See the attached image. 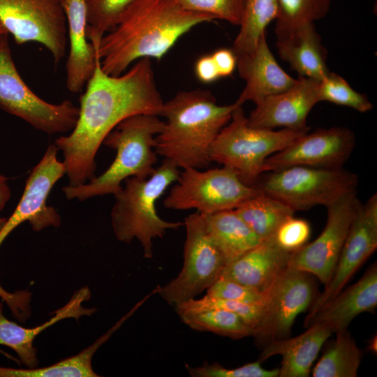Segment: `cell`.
Returning a JSON list of instances; mask_svg holds the SVG:
<instances>
[{
  "instance_id": "6da1fadb",
  "label": "cell",
  "mask_w": 377,
  "mask_h": 377,
  "mask_svg": "<svg viewBox=\"0 0 377 377\" xmlns=\"http://www.w3.org/2000/svg\"><path fill=\"white\" fill-rule=\"evenodd\" d=\"M80 96L75 126L54 144L62 152L68 186L95 177V157L108 134L123 119L137 114L160 116L163 101L150 59L142 58L119 75L105 73L98 57L93 75Z\"/></svg>"
},
{
  "instance_id": "7a4b0ae2",
  "label": "cell",
  "mask_w": 377,
  "mask_h": 377,
  "mask_svg": "<svg viewBox=\"0 0 377 377\" xmlns=\"http://www.w3.org/2000/svg\"><path fill=\"white\" fill-rule=\"evenodd\" d=\"M215 20L187 10L173 0H135L101 38H90L103 71L119 75L135 60L161 59L193 27Z\"/></svg>"
},
{
  "instance_id": "3957f363",
  "label": "cell",
  "mask_w": 377,
  "mask_h": 377,
  "mask_svg": "<svg viewBox=\"0 0 377 377\" xmlns=\"http://www.w3.org/2000/svg\"><path fill=\"white\" fill-rule=\"evenodd\" d=\"M237 105H219L207 90L178 92L163 103L160 116L165 121L155 138L156 154L182 169L207 167L212 145Z\"/></svg>"
},
{
  "instance_id": "277c9868",
  "label": "cell",
  "mask_w": 377,
  "mask_h": 377,
  "mask_svg": "<svg viewBox=\"0 0 377 377\" xmlns=\"http://www.w3.org/2000/svg\"><path fill=\"white\" fill-rule=\"evenodd\" d=\"M164 121L151 114H137L120 121L103 143L116 151V156L100 176L77 186H66L62 191L68 200L84 201L95 196L115 194L128 177L147 178L156 168L155 138Z\"/></svg>"
},
{
  "instance_id": "5b68a950",
  "label": "cell",
  "mask_w": 377,
  "mask_h": 377,
  "mask_svg": "<svg viewBox=\"0 0 377 377\" xmlns=\"http://www.w3.org/2000/svg\"><path fill=\"white\" fill-rule=\"evenodd\" d=\"M173 163L164 159L147 178L128 177L114 195L111 225L118 241L140 242L143 256L153 257V240L163 237L168 230H177L184 222L167 221L157 214L156 201L176 182L180 172Z\"/></svg>"
},
{
  "instance_id": "8992f818",
  "label": "cell",
  "mask_w": 377,
  "mask_h": 377,
  "mask_svg": "<svg viewBox=\"0 0 377 377\" xmlns=\"http://www.w3.org/2000/svg\"><path fill=\"white\" fill-rule=\"evenodd\" d=\"M307 132L252 127L242 105H237L212 143L210 159L233 170L244 184L253 186L265 172L266 159Z\"/></svg>"
},
{
  "instance_id": "52a82bcc",
  "label": "cell",
  "mask_w": 377,
  "mask_h": 377,
  "mask_svg": "<svg viewBox=\"0 0 377 377\" xmlns=\"http://www.w3.org/2000/svg\"><path fill=\"white\" fill-rule=\"evenodd\" d=\"M358 182L356 174L343 168L295 165L263 172L253 186L296 212L327 207L355 191Z\"/></svg>"
},
{
  "instance_id": "ba28073f",
  "label": "cell",
  "mask_w": 377,
  "mask_h": 377,
  "mask_svg": "<svg viewBox=\"0 0 377 377\" xmlns=\"http://www.w3.org/2000/svg\"><path fill=\"white\" fill-rule=\"evenodd\" d=\"M183 170L163 200L168 209H195L200 214H211L235 209L260 193L255 186L244 184L228 167L205 171L194 168Z\"/></svg>"
},
{
  "instance_id": "9c48e42d",
  "label": "cell",
  "mask_w": 377,
  "mask_h": 377,
  "mask_svg": "<svg viewBox=\"0 0 377 377\" xmlns=\"http://www.w3.org/2000/svg\"><path fill=\"white\" fill-rule=\"evenodd\" d=\"M186 240L184 263L179 274L157 293L168 304H177L195 299L220 277L226 265L221 252L207 231L202 214L185 218Z\"/></svg>"
},
{
  "instance_id": "30bf717a",
  "label": "cell",
  "mask_w": 377,
  "mask_h": 377,
  "mask_svg": "<svg viewBox=\"0 0 377 377\" xmlns=\"http://www.w3.org/2000/svg\"><path fill=\"white\" fill-rule=\"evenodd\" d=\"M0 108L48 134L71 131L79 114L71 101L50 103L30 89L17 70L7 36L0 43Z\"/></svg>"
},
{
  "instance_id": "8fae6325",
  "label": "cell",
  "mask_w": 377,
  "mask_h": 377,
  "mask_svg": "<svg viewBox=\"0 0 377 377\" xmlns=\"http://www.w3.org/2000/svg\"><path fill=\"white\" fill-rule=\"evenodd\" d=\"M58 151L54 144L50 145L41 160L32 169L17 207L0 228V246L14 229L25 221L35 231L60 226L59 213L47 202L52 188L65 175L63 162L57 158ZM0 297L10 309L15 308L21 301L19 291L9 293L1 285Z\"/></svg>"
},
{
  "instance_id": "7c38bea8",
  "label": "cell",
  "mask_w": 377,
  "mask_h": 377,
  "mask_svg": "<svg viewBox=\"0 0 377 377\" xmlns=\"http://www.w3.org/2000/svg\"><path fill=\"white\" fill-rule=\"evenodd\" d=\"M0 22L19 45H43L57 65L67 45V23L58 0H0Z\"/></svg>"
},
{
  "instance_id": "4fadbf2b",
  "label": "cell",
  "mask_w": 377,
  "mask_h": 377,
  "mask_svg": "<svg viewBox=\"0 0 377 377\" xmlns=\"http://www.w3.org/2000/svg\"><path fill=\"white\" fill-rule=\"evenodd\" d=\"M310 274L287 267L268 290L263 315L253 336L256 344L290 337L297 315L310 307L315 295V286Z\"/></svg>"
},
{
  "instance_id": "5bb4252c",
  "label": "cell",
  "mask_w": 377,
  "mask_h": 377,
  "mask_svg": "<svg viewBox=\"0 0 377 377\" xmlns=\"http://www.w3.org/2000/svg\"><path fill=\"white\" fill-rule=\"evenodd\" d=\"M360 204L355 191L326 207L327 219L323 232L314 241L290 253L288 267L316 276L325 286L333 276Z\"/></svg>"
},
{
  "instance_id": "9a60e30c",
  "label": "cell",
  "mask_w": 377,
  "mask_h": 377,
  "mask_svg": "<svg viewBox=\"0 0 377 377\" xmlns=\"http://www.w3.org/2000/svg\"><path fill=\"white\" fill-rule=\"evenodd\" d=\"M377 248V194L358 207L341 249L333 276L310 306L305 321L334 298Z\"/></svg>"
},
{
  "instance_id": "2e32d148",
  "label": "cell",
  "mask_w": 377,
  "mask_h": 377,
  "mask_svg": "<svg viewBox=\"0 0 377 377\" xmlns=\"http://www.w3.org/2000/svg\"><path fill=\"white\" fill-rule=\"evenodd\" d=\"M355 145L354 133L344 126L319 128L311 133L307 132L283 149L268 157L265 163V172L295 165L342 168Z\"/></svg>"
},
{
  "instance_id": "e0dca14e",
  "label": "cell",
  "mask_w": 377,
  "mask_h": 377,
  "mask_svg": "<svg viewBox=\"0 0 377 377\" xmlns=\"http://www.w3.org/2000/svg\"><path fill=\"white\" fill-rule=\"evenodd\" d=\"M319 82L299 76L287 90L264 98L247 117L249 126L274 130L283 128L297 131H309L307 117L320 102Z\"/></svg>"
},
{
  "instance_id": "ac0fdd59",
  "label": "cell",
  "mask_w": 377,
  "mask_h": 377,
  "mask_svg": "<svg viewBox=\"0 0 377 377\" xmlns=\"http://www.w3.org/2000/svg\"><path fill=\"white\" fill-rule=\"evenodd\" d=\"M239 76L246 85L235 101L242 105L246 101L256 105L267 96L284 91L297 81L279 65L267 43L265 33L250 52L236 55Z\"/></svg>"
},
{
  "instance_id": "d6986e66",
  "label": "cell",
  "mask_w": 377,
  "mask_h": 377,
  "mask_svg": "<svg viewBox=\"0 0 377 377\" xmlns=\"http://www.w3.org/2000/svg\"><path fill=\"white\" fill-rule=\"evenodd\" d=\"M290 256L277 245L274 237L263 240L227 264L220 278L267 292L288 267Z\"/></svg>"
},
{
  "instance_id": "ffe728a7",
  "label": "cell",
  "mask_w": 377,
  "mask_h": 377,
  "mask_svg": "<svg viewBox=\"0 0 377 377\" xmlns=\"http://www.w3.org/2000/svg\"><path fill=\"white\" fill-rule=\"evenodd\" d=\"M91 297L87 286L75 291L70 300L54 311V315L42 325L27 328L8 320L0 310V346L13 350L21 362L29 369L36 368L38 364L37 350L34 346L35 338L43 330L65 318L78 320L82 316H91L95 308H84L83 303ZM1 351V350H0Z\"/></svg>"
},
{
  "instance_id": "44dd1931",
  "label": "cell",
  "mask_w": 377,
  "mask_h": 377,
  "mask_svg": "<svg viewBox=\"0 0 377 377\" xmlns=\"http://www.w3.org/2000/svg\"><path fill=\"white\" fill-rule=\"evenodd\" d=\"M377 306V266L373 264L353 285L343 289L330 302L322 306L304 326L313 323L326 324L332 332L347 329L357 315L374 313Z\"/></svg>"
},
{
  "instance_id": "7402d4cb",
  "label": "cell",
  "mask_w": 377,
  "mask_h": 377,
  "mask_svg": "<svg viewBox=\"0 0 377 377\" xmlns=\"http://www.w3.org/2000/svg\"><path fill=\"white\" fill-rule=\"evenodd\" d=\"M69 54L66 61V87L72 93L79 92L94 71L98 58L94 45L87 36V10L84 0H65Z\"/></svg>"
},
{
  "instance_id": "603a6c76",
  "label": "cell",
  "mask_w": 377,
  "mask_h": 377,
  "mask_svg": "<svg viewBox=\"0 0 377 377\" xmlns=\"http://www.w3.org/2000/svg\"><path fill=\"white\" fill-rule=\"evenodd\" d=\"M295 337L276 340L266 344L258 361L281 355L279 377H307L323 345L333 333L326 324L316 322Z\"/></svg>"
},
{
  "instance_id": "cb8c5ba5",
  "label": "cell",
  "mask_w": 377,
  "mask_h": 377,
  "mask_svg": "<svg viewBox=\"0 0 377 377\" xmlns=\"http://www.w3.org/2000/svg\"><path fill=\"white\" fill-rule=\"evenodd\" d=\"M276 38L279 55L299 76L321 81L330 72L326 64L327 52L314 23L303 24Z\"/></svg>"
},
{
  "instance_id": "d4e9b609",
  "label": "cell",
  "mask_w": 377,
  "mask_h": 377,
  "mask_svg": "<svg viewBox=\"0 0 377 377\" xmlns=\"http://www.w3.org/2000/svg\"><path fill=\"white\" fill-rule=\"evenodd\" d=\"M202 215L207 231L223 256L226 265L261 242L235 209Z\"/></svg>"
},
{
  "instance_id": "484cf974",
  "label": "cell",
  "mask_w": 377,
  "mask_h": 377,
  "mask_svg": "<svg viewBox=\"0 0 377 377\" xmlns=\"http://www.w3.org/2000/svg\"><path fill=\"white\" fill-rule=\"evenodd\" d=\"M235 210L261 241L274 237L279 226L295 212L286 204L261 192Z\"/></svg>"
},
{
  "instance_id": "4316f807",
  "label": "cell",
  "mask_w": 377,
  "mask_h": 377,
  "mask_svg": "<svg viewBox=\"0 0 377 377\" xmlns=\"http://www.w3.org/2000/svg\"><path fill=\"white\" fill-rule=\"evenodd\" d=\"M315 365L313 377H355L362 353L347 329L337 332Z\"/></svg>"
},
{
  "instance_id": "83f0119b",
  "label": "cell",
  "mask_w": 377,
  "mask_h": 377,
  "mask_svg": "<svg viewBox=\"0 0 377 377\" xmlns=\"http://www.w3.org/2000/svg\"><path fill=\"white\" fill-rule=\"evenodd\" d=\"M279 11L278 0H244L239 31L232 51L235 55L251 52L256 47L267 27L276 20Z\"/></svg>"
},
{
  "instance_id": "f1b7e54d",
  "label": "cell",
  "mask_w": 377,
  "mask_h": 377,
  "mask_svg": "<svg viewBox=\"0 0 377 377\" xmlns=\"http://www.w3.org/2000/svg\"><path fill=\"white\" fill-rule=\"evenodd\" d=\"M190 328L209 332L232 339L253 336V330L235 312L223 309H209L195 313L179 314Z\"/></svg>"
},
{
  "instance_id": "f546056e",
  "label": "cell",
  "mask_w": 377,
  "mask_h": 377,
  "mask_svg": "<svg viewBox=\"0 0 377 377\" xmlns=\"http://www.w3.org/2000/svg\"><path fill=\"white\" fill-rule=\"evenodd\" d=\"M333 0H278L276 37L287 35L296 28L325 17Z\"/></svg>"
},
{
  "instance_id": "4dcf8cb0",
  "label": "cell",
  "mask_w": 377,
  "mask_h": 377,
  "mask_svg": "<svg viewBox=\"0 0 377 377\" xmlns=\"http://www.w3.org/2000/svg\"><path fill=\"white\" fill-rule=\"evenodd\" d=\"M87 10V36L101 38L111 31L135 0H84Z\"/></svg>"
},
{
  "instance_id": "1f68e13d",
  "label": "cell",
  "mask_w": 377,
  "mask_h": 377,
  "mask_svg": "<svg viewBox=\"0 0 377 377\" xmlns=\"http://www.w3.org/2000/svg\"><path fill=\"white\" fill-rule=\"evenodd\" d=\"M177 313H195L209 309H223L238 314L253 330L258 325L264 306L242 303L206 295L200 299H193L175 306Z\"/></svg>"
},
{
  "instance_id": "d6a6232c",
  "label": "cell",
  "mask_w": 377,
  "mask_h": 377,
  "mask_svg": "<svg viewBox=\"0 0 377 377\" xmlns=\"http://www.w3.org/2000/svg\"><path fill=\"white\" fill-rule=\"evenodd\" d=\"M318 95L320 102L328 101L360 112H369L374 107L365 94L354 90L346 80L332 72L319 82Z\"/></svg>"
},
{
  "instance_id": "836d02e7",
  "label": "cell",
  "mask_w": 377,
  "mask_h": 377,
  "mask_svg": "<svg viewBox=\"0 0 377 377\" xmlns=\"http://www.w3.org/2000/svg\"><path fill=\"white\" fill-rule=\"evenodd\" d=\"M183 8L207 14L215 19L226 20L235 26H239L244 0H173Z\"/></svg>"
},
{
  "instance_id": "e575fe53",
  "label": "cell",
  "mask_w": 377,
  "mask_h": 377,
  "mask_svg": "<svg viewBox=\"0 0 377 377\" xmlns=\"http://www.w3.org/2000/svg\"><path fill=\"white\" fill-rule=\"evenodd\" d=\"M258 360L243 366L228 369L218 362H205L201 366L191 367L186 365V369L193 377H277L279 369L267 370L261 367Z\"/></svg>"
},
{
  "instance_id": "d590c367",
  "label": "cell",
  "mask_w": 377,
  "mask_h": 377,
  "mask_svg": "<svg viewBox=\"0 0 377 377\" xmlns=\"http://www.w3.org/2000/svg\"><path fill=\"white\" fill-rule=\"evenodd\" d=\"M207 295L249 304L264 306L268 291H260L230 279L220 278L207 290Z\"/></svg>"
},
{
  "instance_id": "8d00e7d4",
  "label": "cell",
  "mask_w": 377,
  "mask_h": 377,
  "mask_svg": "<svg viewBox=\"0 0 377 377\" xmlns=\"http://www.w3.org/2000/svg\"><path fill=\"white\" fill-rule=\"evenodd\" d=\"M310 235L311 227L309 222L292 216L279 226L274 238L281 249L292 253L307 243Z\"/></svg>"
},
{
  "instance_id": "74e56055",
  "label": "cell",
  "mask_w": 377,
  "mask_h": 377,
  "mask_svg": "<svg viewBox=\"0 0 377 377\" xmlns=\"http://www.w3.org/2000/svg\"><path fill=\"white\" fill-rule=\"evenodd\" d=\"M195 73L203 83H211L221 77L212 54L204 55L197 60Z\"/></svg>"
},
{
  "instance_id": "f35d334b",
  "label": "cell",
  "mask_w": 377,
  "mask_h": 377,
  "mask_svg": "<svg viewBox=\"0 0 377 377\" xmlns=\"http://www.w3.org/2000/svg\"><path fill=\"white\" fill-rule=\"evenodd\" d=\"M220 77L232 75L237 65V57L232 50L221 48L212 54Z\"/></svg>"
},
{
  "instance_id": "ab89813d",
  "label": "cell",
  "mask_w": 377,
  "mask_h": 377,
  "mask_svg": "<svg viewBox=\"0 0 377 377\" xmlns=\"http://www.w3.org/2000/svg\"><path fill=\"white\" fill-rule=\"evenodd\" d=\"M11 195L10 188L8 183V178L0 174V212L9 201ZM6 218H0V228L6 222Z\"/></svg>"
},
{
  "instance_id": "60d3db41",
  "label": "cell",
  "mask_w": 377,
  "mask_h": 377,
  "mask_svg": "<svg viewBox=\"0 0 377 377\" xmlns=\"http://www.w3.org/2000/svg\"><path fill=\"white\" fill-rule=\"evenodd\" d=\"M371 344L369 345V348L370 350H371L373 352H376V339L375 338V340L374 339L373 340H371Z\"/></svg>"
},
{
  "instance_id": "b9f144b4",
  "label": "cell",
  "mask_w": 377,
  "mask_h": 377,
  "mask_svg": "<svg viewBox=\"0 0 377 377\" xmlns=\"http://www.w3.org/2000/svg\"><path fill=\"white\" fill-rule=\"evenodd\" d=\"M8 32L6 31V29L3 26L2 23L0 22V36H7Z\"/></svg>"
},
{
  "instance_id": "7bdbcfd3",
  "label": "cell",
  "mask_w": 377,
  "mask_h": 377,
  "mask_svg": "<svg viewBox=\"0 0 377 377\" xmlns=\"http://www.w3.org/2000/svg\"><path fill=\"white\" fill-rule=\"evenodd\" d=\"M58 1L61 3V4L63 6V3H64L65 0H58Z\"/></svg>"
},
{
  "instance_id": "ee69618b",
  "label": "cell",
  "mask_w": 377,
  "mask_h": 377,
  "mask_svg": "<svg viewBox=\"0 0 377 377\" xmlns=\"http://www.w3.org/2000/svg\"><path fill=\"white\" fill-rule=\"evenodd\" d=\"M4 36H0V43H1V40H2V38H3Z\"/></svg>"
},
{
  "instance_id": "f6af8a7d",
  "label": "cell",
  "mask_w": 377,
  "mask_h": 377,
  "mask_svg": "<svg viewBox=\"0 0 377 377\" xmlns=\"http://www.w3.org/2000/svg\"><path fill=\"white\" fill-rule=\"evenodd\" d=\"M2 309V303L0 302V310Z\"/></svg>"
}]
</instances>
